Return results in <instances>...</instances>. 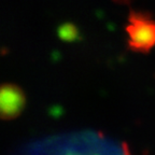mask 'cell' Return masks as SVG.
<instances>
[{
  "instance_id": "obj_1",
  "label": "cell",
  "mask_w": 155,
  "mask_h": 155,
  "mask_svg": "<svg viewBox=\"0 0 155 155\" xmlns=\"http://www.w3.org/2000/svg\"><path fill=\"white\" fill-rule=\"evenodd\" d=\"M125 30L130 51L147 54L155 46V19L149 12L131 11Z\"/></svg>"
},
{
  "instance_id": "obj_3",
  "label": "cell",
  "mask_w": 155,
  "mask_h": 155,
  "mask_svg": "<svg viewBox=\"0 0 155 155\" xmlns=\"http://www.w3.org/2000/svg\"><path fill=\"white\" fill-rule=\"evenodd\" d=\"M114 2L119 3V5H129L133 0H113Z\"/></svg>"
},
{
  "instance_id": "obj_2",
  "label": "cell",
  "mask_w": 155,
  "mask_h": 155,
  "mask_svg": "<svg viewBox=\"0 0 155 155\" xmlns=\"http://www.w3.org/2000/svg\"><path fill=\"white\" fill-rule=\"evenodd\" d=\"M26 106V96L15 84L0 85V120L16 119Z\"/></svg>"
}]
</instances>
